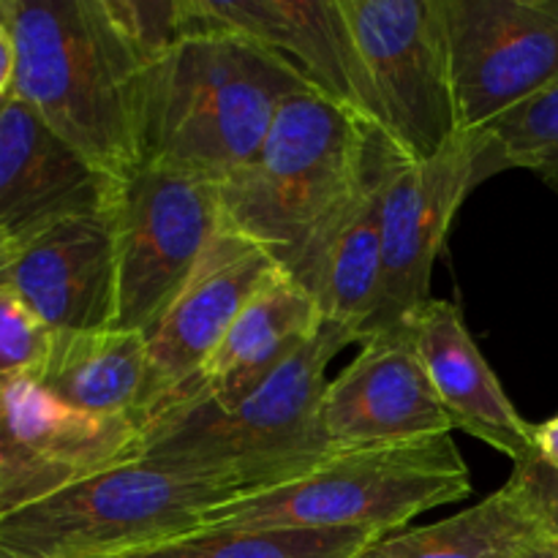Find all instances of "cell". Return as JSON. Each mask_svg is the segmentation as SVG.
<instances>
[{
  "label": "cell",
  "mask_w": 558,
  "mask_h": 558,
  "mask_svg": "<svg viewBox=\"0 0 558 558\" xmlns=\"http://www.w3.org/2000/svg\"><path fill=\"white\" fill-rule=\"evenodd\" d=\"M14 96L87 161L129 180L145 161L153 54L125 0H11Z\"/></svg>",
  "instance_id": "6da1fadb"
},
{
  "label": "cell",
  "mask_w": 558,
  "mask_h": 558,
  "mask_svg": "<svg viewBox=\"0 0 558 558\" xmlns=\"http://www.w3.org/2000/svg\"><path fill=\"white\" fill-rule=\"evenodd\" d=\"M316 90L292 63L180 0V33L147 65L145 163L221 185L265 142L287 98ZM322 93V90H319Z\"/></svg>",
  "instance_id": "7a4b0ae2"
},
{
  "label": "cell",
  "mask_w": 558,
  "mask_h": 558,
  "mask_svg": "<svg viewBox=\"0 0 558 558\" xmlns=\"http://www.w3.org/2000/svg\"><path fill=\"white\" fill-rule=\"evenodd\" d=\"M354 343L325 325L319 336L234 403L207 398L158 414L142 436L140 461L238 494L283 485L332 456L322 425L327 365Z\"/></svg>",
  "instance_id": "3957f363"
},
{
  "label": "cell",
  "mask_w": 558,
  "mask_h": 558,
  "mask_svg": "<svg viewBox=\"0 0 558 558\" xmlns=\"http://www.w3.org/2000/svg\"><path fill=\"white\" fill-rule=\"evenodd\" d=\"M469 494V469L452 434H445L332 452L289 483L210 507L199 529H363L387 537L412 518Z\"/></svg>",
  "instance_id": "277c9868"
},
{
  "label": "cell",
  "mask_w": 558,
  "mask_h": 558,
  "mask_svg": "<svg viewBox=\"0 0 558 558\" xmlns=\"http://www.w3.org/2000/svg\"><path fill=\"white\" fill-rule=\"evenodd\" d=\"M371 125L319 90L287 98L256 156L221 191L223 227L289 267L316 229L357 189Z\"/></svg>",
  "instance_id": "5b68a950"
},
{
  "label": "cell",
  "mask_w": 558,
  "mask_h": 558,
  "mask_svg": "<svg viewBox=\"0 0 558 558\" xmlns=\"http://www.w3.org/2000/svg\"><path fill=\"white\" fill-rule=\"evenodd\" d=\"M240 496L131 461L0 518V558H109L199 532L210 507Z\"/></svg>",
  "instance_id": "8992f818"
},
{
  "label": "cell",
  "mask_w": 558,
  "mask_h": 558,
  "mask_svg": "<svg viewBox=\"0 0 558 558\" xmlns=\"http://www.w3.org/2000/svg\"><path fill=\"white\" fill-rule=\"evenodd\" d=\"M376 101V131L409 161L461 140L445 0H341Z\"/></svg>",
  "instance_id": "52a82bcc"
},
{
  "label": "cell",
  "mask_w": 558,
  "mask_h": 558,
  "mask_svg": "<svg viewBox=\"0 0 558 558\" xmlns=\"http://www.w3.org/2000/svg\"><path fill=\"white\" fill-rule=\"evenodd\" d=\"M118 330L150 336L221 232L216 183L145 167L123 180L118 205Z\"/></svg>",
  "instance_id": "ba28073f"
},
{
  "label": "cell",
  "mask_w": 558,
  "mask_h": 558,
  "mask_svg": "<svg viewBox=\"0 0 558 558\" xmlns=\"http://www.w3.org/2000/svg\"><path fill=\"white\" fill-rule=\"evenodd\" d=\"M463 136L558 85V0H445Z\"/></svg>",
  "instance_id": "9c48e42d"
},
{
  "label": "cell",
  "mask_w": 558,
  "mask_h": 558,
  "mask_svg": "<svg viewBox=\"0 0 558 558\" xmlns=\"http://www.w3.org/2000/svg\"><path fill=\"white\" fill-rule=\"evenodd\" d=\"M474 158L472 136H461L428 161L396 156L381 221L379 298L360 343L374 336L409 332L414 316L434 300V265L458 207L477 185Z\"/></svg>",
  "instance_id": "30bf717a"
},
{
  "label": "cell",
  "mask_w": 558,
  "mask_h": 558,
  "mask_svg": "<svg viewBox=\"0 0 558 558\" xmlns=\"http://www.w3.org/2000/svg\"><path fill=\"white\" fill-rule=\"evenodd\" d=\"M142 447L136 425L74 412L27 376L0 379V518L140 461Z\"/></svg>",
  "instance_id": "8fae6325"
},
{
  "label": "cell",
  "mask_w": 558,
  "mask_h": 558,
  "mask_svg": "<svg viewBox=\"0 0 558 558\" xmlns=\"http://www.w3.org/2000/svg\"><path fill=\"white\" fill-rule=\"evenodd\" d=\"M278 270L281 265L265 245L221 227L156 330L147 336L150 385L142 430L194 385L240 311Z\"/></svg>",
  "instance_id": "7c38bea8"
},
{
  "label": "cell",
  "mask_w": 558,
  "mask_h": 558,
  "mask_svg": "<svg viewBox=\"0 0 558 558\" xmlns=\"http://www.w3.org/2000/svg\"><path fill=\"white\" fill-rule=\"evenodd\" d=\"M120 189L31 104L0 98V243L11 256L58 223L112 210Z\"/></svg>",
  "instance_id": "4fadbf2b"
},
{
  "label": "cell",
  "mask_w": 558,
  "mask_h": 558,
  "mask_svg": "<svg viewBox=\"0 0 558 558\" xmlns=\"http://www.w3.org/2000/svg\"><path fill=\"white\" fill-rule=\"evenodd\" d=\"M327 381L322 425L332 452L407 445L452 434L409 332L374 336Z\"/></svg>",
  "instance_id": "5bb4252c"
},
{
  "label": "cell",
  "mask_w": 558,
  "mask_h": 558,
  "mask_svg": "<svg viewBox=\"0 0 558 558\" xmlns=\"http://www.w3.org/2000/svg\"><path fill=\"white\" fill-rule=\"evenodd\" d=\"M398 150L381 131H371V150L357 189L316 229L305 248L283 267L316 300L325 325L363 338L374 316L381 276L385 194Z\"/></svg>",
  "instance_id": "9a60e30c"
},
{
  "label": "cell",
  "mask_w": 558,
  "mask_h": 558,
  "mask_svg": "<svg viewBox=\"0 0 558 558\" xmlns=\"http://www.w3.org/2000/svg\"><path fill=\"white\" fill-rule=\"evenodd\" d=\"M194 20L229 27L292 63L316 90L376 129V101L341 0H183Z\"/></svg>",
  "instance_id": "2e32d148"
},
{
  "label": "cell",
  "mask_w": 558,
  "mask_h": 558,
  "mask_svg": "<svg viewBox=\"0 0 558 558\" xmlns=\"http://www.w3.org/2000/svg\"><path fill=\"white\" fill-rule=\"evenodd\" d=\"M5 287L52 332L114 327L118 223L112 210L74 218L14 251Z\"/></svg>",
  "instance_id": "e0dca14e"
},
{
  "label": "cell",
  "mask_w": 558,
  "mask_h": 558,
  "mask_svg": "<svg viewBox=\"0 0 558 558\" xmlns=\"http://www.w3.org/2000/svg\"><path fill=\"white\" fill-rule=\"evenodd\" d=\"M409 336L452 428L485 441L515 466L532 461V425L510 403L461 311L447 300H430L414 316Z\"/></svg>",
  "instance_id": "ac0fdd59"
},
{
  "label": "cell",
  "mask_w": 558,
  "mask_h": 558,
  "mask_svg": "<svg viewBox=\"0 0 558 558\" xmlns=\"http://www.w3.org/2000/svg\"><path fill=\"white\" fill-rule=\"evenodd\" d=\"M322 327L325 319L316 300L287 272L278 270L240 311L194 385L169 409L196 398L216 403L240 401L300 349L308 347Z\"/></svg>",
  "instance_id": "d6986e66"
},
{
  "label": "cell",
  "mask_w": 558,
  "mask_h": 558,
  "mask_svg": "<svg viewBox=\"0 0 558 558\" xmlns=\"http://www.w3.org/2000/svg\"><path fill=\"white\" fill-rule=\"evenodd\" d=\"M33 381L74 412L142 430L150 385L147 336L118 327L54 332Z\"/></svg>",
  "instance_id": "ffe728a7"
},
{
  "label": "cell",
  "mask_w": 558,
  "mask_h": 558,
  "mask_svg": "<svg viewBox=\"0 0 558 558\" xmlns=\"http://www.w3.org/2000/svg\"><path fill=\"white\" fill-rule=\"evenodd\" d=\"M545 537V523L505 485L447 521L387 534L357 558H521Z\"/></svg>",
  "instance_id": "44dd1931"
},
{
  "label": "cell",
  "mask_w": 558,
  "mask_h": 558,
  "mask_svg": "<svg viewBox=\"0 0 558 558\" xmlns=\"http://www.w3.org/2000/svg\"><path fill=\"white\" fill-rule=\"evenodd\" d=\"M379 539L363 529H199L109 558H357Z\"/></svg>",
  "instance_id": "7402d4cb"
},
{
  "label": "cell",
  "mask_w": 558,
  "mask_h": 558,
  "mask_svg": "<svg viewBox=\"0 0 558 558\" xmlns=\"http://www.w3.org/2000/svg\"><path fill=\"white\" fill-rule=\"evenodd\" d=\"M472 140L477 147V183L505 169H526L558 194V85L512 109Z\"/></svg>",
  "instance_id": "603a6c76"
},
{
  "label": "cell",
  "mask_w": 558,
  "mask_h": 558,
  "mask_svg": "<svg viewBox=\"0 0 558 558\" xmlns=\"http://www.w3.org/2000/svg\"><path fill=\"white\" fill-rule=\"evenodd\" d=\"M52 336L14 289L0 287V379H33L47 360Z\"/></svg>",
  "instance_id": "cb8c5ba5"
},
{
  "label": "cell",
  "mask_w": 558,
  "mask_h": 558,
  "mask_svg": "<svg viewBox=\"0 0 558 558\" xmlns=\"http://www.w3.org/2000/svg\"><path fill=\"white\" fill-rule=\"evenodd\" d=\"M507 485L521 494V499L532 507L534 515L545 523L550 537H558V469L532 458V461L518 463L512 469V477L507 480Z\"/></svg>",
  "instance_id": "d4e9b609"
},
{
  "label": "cell",
  "mask_w": 558,
  "mask_h": 558,
  "mask_svg": "<svg viewBox=\"0 0 558 558\" xmlns=\"http://www.w3.org/2000/svg\"><path fill=\"white\" fill-rule=\"evenodd\" d=\"M534 458L558 469V414L543 425H532Z\"/></svg>",
  "instance_id": "484cf974"
},
{
  "label": "cell",
  "mask_w": 558,
  "mask_h": 558,
  "mask_svg": "<svg viewBox=\"0 0 558 558\" xmlns=\"http://www.w3.org/2000/svg\"><path fill=\"white\" fill-rule=\"evenodd\" d=\"M16 74V44L9 25H0V98L14 90Z\"/></svg>",
  "instance_id": "4316f807"
},
{
  "label": "cell",
  "mask_w": 558,
  "mask_h": 558,
  "mask_svg": "<svg viewBox=\"0 0 558 558\" xmlns=\"http://www.w3.org/2000/svg\"><path fill=\"white\" fill-rule=\"evenodd\" d=\"M521 558H558V537H545L534 548H529Z\"/></svg>",
  "instance_id": "83f0119b"
},
{
  "label": "cell",
  "mask_w": 558,
  "mask_h": 558,
  "mask_svg": "<svg viewBox=\"0 0 558 558\" xmlns=\"http://www.w3.org/2000/svg\"><path fill=\"white\" fill-rule=\"evenodd\" d=\"M9 267H11V254L5 251V245L0 243V287H5V278H9Z\"/></svg>",
  "instance_id": "f1b7e54d"
},
{
  "label": "cell",
  "mask_w": 558,
  "mask_h": 558,
  "mask_svg": "<svg viewBox=\"0 0 558 558\" xmlns=\"http://www.w3.org/2000/svg\"><path fill=\"white\" fill-rule=\"evenodd\" d=\"M11 20V0H0V25H9Z\"/></svg>",
  "instance_id": "f546056e"
}]
</instances>
